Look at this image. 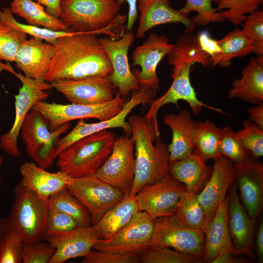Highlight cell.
<instances>
[{"instance_id": "cell-15", "label": "cell", "mask_w": 263, "mask_h": 263, "mask_svg": "<svg viewBox=\"0 0 263 263\" xmlns=\"http://www.w3.org/2000/svg\"><path fill=\"white\" fill-rule=\"evenodd\" d=\"M153 220L144 211H138L124 226L108 240H100L93 249L109 252L140 253L150 244Z\"/></svg>"}, {"instance_id": "cell-19", "label": "cell", "mask_w": 263, "mask_h": 263, "mask_svg": "<svg viewBox=\"0 0 263 263\" xmlns=\"http://www.w3.org/2000/svg\"><path fill=\"white\" fill-rule=\"evenodd\" d=\"M213 159L214 165L210 178L198 194L205 214L204 227L225 199L227 191L235 180L234 163L232 160L222 155Z\"/></svg>"}, {"instance_id": "cell-17", "label": "cell", "mask_w": 263, "mask_h": 263, "mask_svg": "<svg viewBox=\"0 0 263 263\" xmlns=\"http://www.w3.org/2000/svg\"><path fill=\"white\" fill-rule=\"evenodd\" d=\"M173 46L165 36L151 33L144 42L136 47L132 55V64L139 66L141 70L135 69L132 73L140 87H146L156 92L159 89L157 67Z\"/></svg>"}, {"instance_id": "cell-30", "label": "cell", "mask_w": 263, "mask_h": 263, "mask_svg": "<svg viewBox=\"0 0 263 263\" xmlns=\"http://www.w3.org/2000/svg\"><path fill=\"white\" fill-rule=\"evenodd\" d=\"M138 211L134 197L125 195L120 202L108 210L92 226L100 240H108L128 224Z\"/></svg>"}, {"instance_id": "cell-23", "label": "cell", "mask_w": 263, "mask_h": 263, "mask_svg": "<svg viewBox=\"0 0 263 263\" xmlns=\"http://www.w3.org/2000/svg\"><path fill=\"white\" fill-rule=\"evenodd\" d=\"M137 8L139 12L137 38H142L152 28L166 23H182L186 33L192 34L195 29L192 19L173 9L169 0H137Z\"/></svg>"}, {"instance_id": "cell-1", "label": "cell", "mask_w": 263, "mask_h": 263, "mask_svg": "<svg viewBox=\"0 0 263 263\" xmlns=\"http://www.w3.org/2000/svg\"><path fill=\"white\" fill-rule=\"evenodd\" d=\"M97 35L74 32L59 38L45 80L107 76L113 68Z\"/></svg>"}, {"instance_id": "cell-39", "label": "cell", "mask_w": 263, "mask_h": 263, "mask_svg": "<svg viewBox=\"0 0 263 263\" xmlns=\"http://www.w3.org/2000/svg\"><path fill=\"white\" fill-rule=\"evenodd\" d=\"M184 7L177 10L183 15L188 17L191 12H196L197 14L191 19L196 26H206L210 23H220L225 19L212 7V3L217 2V0H186Z\"/></svg>"}, {"instance_id": "cell-4", "label": "cell", "mask_w": 263, "mask_h": 263, "mask_svg": "<svg viewBox=\"0 0 263 263\" xmlns=\"http://www.w3.org/2000/svg\"><path fill=\"white\" fill-rule=\"evenodd\" d=\"M115 138L108 130L83 137L58 154L56 166L72 178L94 174L110 155Z\"/></svg>"}, {"instance_id": "cell-31", "label": "cell", "mask_w": 263, "mask_h": 263, "mask_svg": "<svg viewBox=\"0 0 263 263\" xmlns=\"http://www.w3.org/2000/svg\"><path fill=\"white\" fill-rule=\"evenodd\" d=\"M220 52L210 57L211 67L217 65L226 67L231 65L232 58L243 57L254 52L252 41L242 29L236 28L222 39L217 40Z\"/></svg>"}, {"instance_id": "cell-16", "label": "cell", "mask_w": 263, "mask_h": 263, "mask_svg": "<svg viewBox=\"0 0 263 263\" xmlns=\"http://www.w3.org/2000/svg\"><path fill=\"white\" fill-rule=\"evenodd\" d=\"M50 83L71 103L102 104L112 100L115 94V87L107 76L56 79Z\"/></svg>"}, {"instance_id": "cell-7", "label": "cell", "mask_w": 263, "mask_h": 263, "mask_svg": "<svg viewBox=\"0 0 263 263\" xmlns=\"http://www.w3.org/2000/svg\"><path fill=\"white\" fill-rule=\"evenodd\" d=\"M70 126V123L68 122L51 130L47 119L32 108L22 125L19 133L26 153L39 166L45 169L50 168L56 159V143Z\"/></svg>"}, {"instance_id": "cell-5", "label": "cell", "mask_w": 263, "mask_h": 263, "mask_svg": "<svg viewBox=\"0 0 263 263\" xmlns=\"http://www.w3.org/2000/svg\"><path fill=\"white\" fill-rule=\"evenodd\" d=\"M120 8L116 0H60L59 19L75 32L106 34L113 39L112 22Z\"/></svg>"}, {"instance_id": "cell-38", "label": "cell", "mask_w": 263, "mask_h": 263, "mask_svg": "<svg viewBox=\"0 0 263 263\" xmlns=\"http://www.w3.org/2000/svg\"><path fill=\"white\" fill-rule=\"evenodd\" d=\"M263 0H219L217 11L226 9L220 12L223 17L234 25L242 24L247 16L259 10Z\"/></svg>"}, {"instance_id": "cell-36", "label": "cell", "mask_w": 263, "mask_h": 263, "mask_svg": "<svg viewBox=\"0 0 263 263\" xmlns=\"http://www.w3.org/2000/svg\"><path fill=\"white\" fill-rule=\"evenodd\" d=\"M175 215L188 226L203 230L205 214L197 193L185 191L181 196Z\"/></svg>"}, {"instance_id": "cell-46", "label": "cell", "mask_w": 263, "mask_h": 263, "mask_svg": "<svg viewBox=\"0 0 263 263\" xmlns=\"http://www.w3.org/2000/svg\"><path fill=\"white\" fill-rule=\"evenodd\" d=\"M82 263H140V253L102 251L92 249L83 257Z\"/></svg>"}, {"instance_id": "cell-22", "label": "cell", "mask_w": 263, "mask_h": 263, "mask_svg": "<svg viewBox=\"0 0 263 263\" xmlns=\"http://www.w3.org/2000/svg\"><path fill=\"white\" fill-rule=\"evenodd\" d=\"M44 240L55 249L49 263H62L71 259L85 257L100 239L91 226L49 236Z\"/></svg>"}, {"instance_id": "cell-35", "label": "cell", "mask_w": 263, "mask_h": 263, "mask_svg": "<svg viewBox=\"0 0 263 263\" xmlns=\"http://www.w3.org/2000/svg\"><path fill=\"white\" fill-rule=\"evenodd\" d=\"M24 243L19 233L6 221L0 219V263H22Z\"/></svg>"}, {"instance_id": "cell-28", "label": "cell", "mask_w": 263, "mask_h": 263, "mask_svg": "<svg viewBox=\"0 0 263 263\" xmlns=\"http://www.w3.org/2000/svg\"><path fill=\"white\" fill-rule=\"evenodd\" d=\"M229 98H238L252 104L263 101V56L252 57L235 79L228 92Z\"/></svg>"}, {"instance_id": "cell-11", "label": "cell", "mask_w": 263, "mask_h": 263, "mask_svg": "<svg viewBox=\"0 0 263 263\" xmlns=\"http://www.w3.org/2000/svg\"><path fill=\"white\" fill-rule=\"evenodd\" d=\"M153 222L150 244L168 246L202 259L205 242L203 230L188 226L175 214L156 218Z\"/></svg>"}, {"instance_id": "cell-49", "label": "cell", "mask_w": 263, "mask_h": 263, "mask_svg": "<svg viewBox=\"0 0 263 263\" xmlns=\"http://www.w3.org/2000/svg\"><path fill=\"white\" fill-rule=\"evenodd\" d=\"M137 0H116V1L120 5H121L125 2H127L129 5V8L127 17L126 32L132 30L137 18Z\"/></svg>"}, {"instance_id": "cell-37", "label": "cell", "mask_w": 263, "mask_h": 263, "mask_svg": "<svg viewBox=\"0 0 263 263\" xmlns=\"http://www.w3.org/2000/svg\"><path fill=\"white\" fill-rule=\"evenodd\" d=\"M140 263H200L202 259L170 247L150 244L140 253Z\"/></svg>"}, {"instance_id": "cell-34", "label": "cell", "mask_w": 263, "mask_h": 263, "mask_svg": "<svg viewBox=\"0 0 263 263\" xmlns=\"http://www.w3.org/2000/svg\"><path fill=\"white\" fill-rule=\"evenodd\" d=\"M48 202L49 207L70 215L75 220L80 227L92 226L89 212L66 188L52 195Z\"/></svg>"}, {"instance_id": "cell-18", "label": "cell", "mask_w": 263, "mask_h": 263, "mask_svg": "<svg viewBox=\"0 0 263 263\" xmlns=\"http://www.w3.org/2000/svg\"><path fill=\"white\" fill-rule=\"evenodd\" d=\"M99 40L113 68V72L107 77L125 99L131 91L140 88L131 70L128 57V50L134 40V35L131 30L118 39L113 40L105 36L100 38Z\"/></svg>"}, {"instance_id": "cell-52", "label": "cell", "mask_w": 263, "mask_h": 263, "mask_svg": "<svg viewBox=\"0 0 263 263\" xmlns=\"http://www.w3.org/2000/svg\"><path fill=\"white\" fill-rule=\"evenodd\" d=\"M230 252H225L218 255L211 263H245L250 262L247 258L235 257Z\"/></svg>"}, {"instance_id": "cell-21", "label": "cell", "mask_w": 263, "mask_h": 263, "mask_svg": "<svg viewBox=\"0 0 263 263\" xmlns=\"http://www.w3.org/2000/svg\"><path fill=\"white\" fill-rule=\"evenodd\" d=\"M228 192V224L230 236L237 255L256 259L253 252L254 222L241 205L234 180Z\"/></svg>"}, {"instance_id": "cell-12", "label": "cell", "mask_w": 263, "mask_h": 263, "mask_svg": "<svg viewBox=\"0 0 263 263\" xmlns=\"http://www.w3.org/2000/svg\"><path fill=\"white\" fill-rule=\"evenodd\" d=\"M135 171L134 142L126 134L115 138L110 155L94 174L130 195Z\"/></svg>"}, {"instance_id": "cell-27", "label": "cell", "mask_w": 263, "mask_h": 263, "mask_svg": "<svg viewBox=\"0 0 263 263\" xmlns=\"http://www.w3.org/2000/svg\"><path fill=\"white\" fill-rule=\"evenodd\" d=\"M195 122L187 110L165 116L164 123L170 128L172 133L171 142L168 146L169 163L182 159L195 151L193 139Z\"/></svg>"}, {"instance_id": "cell-8", "label": "cell", "mask_w": 263, "mask_h": 263, "mask_svg": "<svg viewBox=\"0 0 263 263\" xmlns=\"http://www.w3.org/2000/svg\"><path fill=\"white\" fill-rule=\"evenodd\" d=\"M125 99L116 90L114 98L108 102L96 105L69 104L37 102L33 107L47 120L50 129L53 130L71 121L95 118L100 121L109 119L120 113Z\"/></svg>"}, {"instance_id": "cell-47", "label": "cell", "mask_w": 263, "mask_h": 263, "mask_svg": "<svg viewBox=\"0 0 263 263\" xmlns=\"http://www.w3.org/2000/svg\"><path fill=\"white\" fill-rule=\"evenodd\" d=\"M55 249L42 241L24 244L21 259L22 263H49Z\"/></svg>"}, {"instance_id": "cell-6", "label": "cell", "mask_w": 263, "mask_h": 263, "mask_svg": "<svg viewBox=\"0 0 263 263\" xmlns=\"http://www.w3.org/2000/svg\"><path fill=\"white\" fill-rule=\"evenodd\" d=\"M14 201L6 222L19 233L24 244L44 239L49 209L48 200L19 182L14 189Z\"/></svg>"}, {"instance_id": "cell-55", "label": "cell", "mask_w": 263, "mask_h": 263, "mask_svg": "<svg viewBox=\"0 0 263 263\" xmlns=\"http://www.w3.org/2000/svg\"><path fill=\"white\" fill-rule=\"evenodd\" d=\"M219 0H217V2L219 1Z\"/></svg>"}, {"instance_id": "cell-10", "label": "cell", "mask_w": 263, "mask_h": 263, "mask_svg": "<svg viewBox=\"0 0 263 263\" xmlns=\"http://www.w3.org/2000/svg\"><path fill=\"white\" fill-rule=\"evenodd\" d=\"M22 86L15 95V117L10 130L0 137V148L13 157L21 155L18 141L21 126L29 111L39 101H46L49 97L51 84L46 81L26 77L21 73L16 74Z\"/></svg>"}, {"instance_id": "cell-42", "label": "cell", "mask_w": 263, "mask_h": 263, "mask_svg": "<svg viewBox=\"0 0 263 263\" xmlns=\"http://www.w3.org/2000/svg\"><path fill=\"white\" fill-rule=\"evenodd\" d=\"M235 137L255 158L263 155V130L248 119L243 122V128L235 133Z\"/></svg>"}, {"instance_id": "cell-25", "label": "cell", "mask_w": 263, "mask_h": 263, "mask_svg": "<svg viewBox=\"0 0 263 263\" xmlns=\"http://www.w3.org/2000/svg\"><path fill=\"white\" fill-rule=\"evenodd\" d=\"M228 195L219 206L215 215L204 228L205 237L203 262L211 263L225 252L236 254L228 224Z\"/></svg>"}, {"instance_id": "cell-32", "label": "cell", "mask_w": 263, "mask_h": 263, "mask_svg": "<svg viewBox=\"0 0 263 263\" xmlns=\"http://www.w3.org/2000/svg\"><path fill=\"white\" fill-rule=\"evenodd\" d=\"M9 8L13 14L26 20L28 25L56 31L68 29L59 19L48 14L42 5L33 0H13Z\"/></svg>"}, {"instance_id": "cell-2", "label": "cell", "mask_w": 263, "mask_h": 263, "mask_svg": "<svg viewBox=\"0 0 263 263\" xmlns=\"http://www.w3.org/2000/svg\"><path fill=\"white\" fill-rule=\"evenodd\" d=\"M167 56L168 63L173 66V81L164 94L150 102L149 110L144 116L147 121L157 120V113L165 105L173 103L178 108V102L180 100L188 103L195 115L201 112L203 107L225 114L222 110L201 101L191 84L190 73L192 65L199 63L205 68L211 66L210 56L202 50L196 36L185 33L179 37Z\"/></svg>"}, {"instance_id": "cell-20", "label": "cell", "mask_w": 263, "mask_h": 263, "mask_svg": "<svg viewBox=\"0 0 263 263\" xmlns=\"http://www.w3.org/2000/svg\"><path fill=\"white\" fill-rule=\"evenodd\" d=\"M235 181L243 204L254 221L263 206V163L252 156L234 163Z\"/></svg>"}, {"instance_id": "cell-9", "label": "cell", "mask_w": 263, "mask_h": 263, "mask_svg": "<svg viewBox=\"0 0 263 263\" xmlns=\"http://www.w3.org/2000/svg\"><path fill=\"white\" fill-rule=\"evenodd\" d=\"M66 188L87 209L92 226L126 195L94 174L71 178Z\"/></svg>"}, {"instance_id": "cell-29", "label": "cell", "mask_w": 263, "mask_h": 263, "mask_svg": "<svg viewBox=\"0 0 263 263\" xmlns=\"http://www.w3.org/2000/svg\"><path fill=\"white\" fill-rule=\"evenodd\" d=\"M212 168L206 164L195 150L187 157L169 163V174L183 183L186 191L199 193L210 178Z\"/></svg>"}, {"instance_id": "cell-54", "label": "cell", "mask_w": 263, "mask_h": 263, "mask_svg": "<svg viewBox=\"0 0 263 263\" xmlns=\"http://www.w3.org/2000/svg\"><path fill=\"white\" fill-rule=\"evenodd\" d=\"M2 162H3V159H2V156L0 155V167L2 163ZM1 180V175L0 173V180Z\"/></svg>"}, {"instance_id": "cell-51", "label": "cell", "mask_w": 263, "mask_h": 263, "mask_svg": "<svg viewBox=\"0 0 263 263\" xmlns=\"http://www.w3.org/2000/svg\"><path fill=\"white\" fill-rule=\"evenodd\" d=\"M45 7L46 12L51 16L59 19L60 15V0H35Z\"/></svg>"}, {"instance_id": "cell-14", "label": "cell", "mask_w": 263, "mask_h": 263, "mask_svg": "<svg viewBox=\"0 0 263 263\" xmlns=\"http://www.w3.org/2000/svg\"><path fill=\"white\" fill-rule=\"evenodd\" d=\"M185 185L170 174L162 180L143 187L134 196L139 211L147 213L152 220L174 215Z\"/></svg>"}, {"instance_id": "cell-3", "label": "cell", "mask_w": 263, "mask_h": 263, "mask_svg": "<svg viewBox=\"0 0 263 263\" xmlns=\"http://www.w3.org/2000/svg\"><path fill=\"white\" fill-rule=\"evenodd\" d=\"M134 142L135 175L129 196L134 197L143 187L155 183L169 174L168 147L162 141L158 121L144 117H128Z\"/></svg>"}, {"instance_id": "cell-33", "label": "cell", "mask_w": 263, "mask_h": 263, "mask_svg": "<svg viewBox=\"0 0 263 263\" xmlns=\"http://www.w3.org/2000/svg\"><path fill=\"white\" fill-rule=\"evenodd\" d=\"M222 137V128L206 120L195 122L193 139L195 150L206 162L220 155L218 147Z\"/></svg>"}, {"instance_id": "cell-26", "label": "cell", "mask_w": 263, "mask_h": 263, "mask_svg": "<svg viewBox=\"0 0 263 263\" xmlns=\"http://www.w3.org/2000/svg\"><path fill=\"white\" fill-rule=\"evenodd\" d=\"M19 171L21 176L19 182L44 200L66 188L72 178L61 170L49 172L34 161L22 163Z\"/></svg>"}, {"instance_id": "cell-50", "label": "cell", "mask_w": 263, "mask_h": 263, "mask_svg": "<svg viewBox=\"0 0 263 263\" xmlns=\"http://www.w3.org/2000/svg\"><path fill=\"white\" fill-rule=\"evenodd\" d=\"M247 111L249 114L248 120L263 130V103L248 108Z\"/></svg>"}, {"instance_id": "cell-13", "label": "cell", "mask_w": 263, "mask_h": 263, "mask_svg": "<svg viewBox=\"0 0 263 263\" xmlns=\"http://www.w3.org/2000/svg\"><path fill=\"white\" fill-rule=\"evenodd\" d=\"M131 99L125 102L122 111L114 117L99 122L88 123L84 119L78 120L74 128L65 136L60 137L56 147L55 159L58 154L74 142L92 134L109 129L121 128L126 134L132 133V128L126 118L132 110L140 104H150L157 92L146 87L136 90Z\"/></svg>"}, {"instance_id": "cell-41", "label": "cell", "mask_w": 263, "mask_h": 263, "mask_svg": "<svg viewBox=\"0 0 263 263\" xmlns=\"http://www.w3.org/2000/svg\"><path fill=\"white\" fill-rule=\"evenodd\" d=\"M27 34L0 19V61L15 62L18 51Z\"/></svg>"}, {"instance_id": "cell-48", "label": "cell", "mask_w": 263, "mask_h": 263, "mask_svg": "<svg viewBox=\"0 0 263 263\" xmlns=\"http://www.w3.org/2000/svg\"><path fill=\"white\" fill-rule=\"evenodd\" d=\"M196 36L201 48L212 57L221 51L217 40L212 38L207 31L198 32Z\"/></svg>"}, {"instance_id": "cell-24", "label": "cell", "mask_w": 263, "mask_h": 263, "mask_svg": "<svg viewBox=\"0 0 263 263\" xmlns=\"http://www.w3.org/2000/svg\"><path fill=\"white\" fill-rule=\"evenodd\" d=\"M31 37L20 46L15 62L27 77L45 81L54 53V45Z\"/></svg>"}, {"instance_id": "cell-44", "label": "cell", "mask_w": 263, "mask_h": 263, "mask_svg": "<svg viewBox=\"0 0 263 263\" xmlns=\"http://www.w3.org/2000/svg\"><path fill=\"white\" fill-rule=\"evenodd\" d=\"M243 27L244 34L252 41L253 53L257 56H263V10L247 16Z\"/></svg>"}, {"instance_id": "cell-53", "label": "cell", "mask_w": 263, "mask_h": 263, "mask_svg": "<svg viewBox=\"0 0 263 263\" xmlns=\"http://www.w3.org/2000/svg\"><path fill=\"white\" fill-rule=\"evenodd\" d=\"M256 252L258 261L263 263V221L262 219L256 233Z\"/></svg>"}, {"instance_id": "cell-45", "label": "cell", "mask_w": 263, "mask_h": 263, "mask_svg": "<svg viewBox=\"0 0 263 263\" xmlns=\"http://www.w3.org/2000/svg\"><path fill=\"white\" fill-rule=\"evenodd\" d=\"M79 227L75 220L70 215L49 207L44 238L57 233L73 230Z\"/></svg>"}, {"instance_id": "cell-43", "label": "cell", "mask_w": 263, "mask_h": 263, "mask_svg": "<svg viewBox=\"0 0 263 263\" xmlns=\"http://www.w3.org/2000/svg\"><path fill=\"white\" fill-rule=\"evenodd\" d=\"M235 132L229 126L222 128V137L218 147L220 155L225 156L234 163L242 162L252 156L235 137Z\"/></svg>"}, {"instance_id": "cell-40", "label": "cell", "mask_w": 263, "mask_h": 263, "mask_svg": "<svg viewBox=\"0 0 263 263\" xmlns=\"http://www.w3.org/2000/svg\"><path fill=\"white\" fill-rule=\"evenodd\" d=\"M0 19L6 24L19 29L31 37L41 39L53 44H55L59 38L71 34L75 32L70 29L64 31H56L19 23L15 19L10 9L8 7H4L0 10Z\"/></svg>"}]
</instances>
